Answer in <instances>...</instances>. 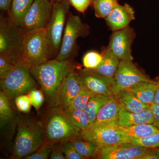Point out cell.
<instances>
[{
	"instance_id": "6da1fadb",
	"label": "cell",
	"mask_w": 159,
	"mask_h": 159,
	"mask_svg": "<svg viewBox=\"0 0 159 159\" xmlns=\"http://www.w3.org/2000/svg\"><path fill=\"white\" fill-rule=\"evenodd\" d=\"M73 70L70 59L61 61L56 58L31 66L30 72L47 98L52 100L64 80Z\"/></svg>"
},
{
	"instance_id": "7a4b0ae2",
	"label": "cell",
	"mask_w": 159,
	"mask_h": 159,
	"mask_svg": "<svg viewBox=\"0 0 159 159\" xmlns=\"http://www.w3.org/2000/svg\"><path fill=\"white\" fill-rule=\"evenodd\" d=\"M25 31L9 18L1 15L0 56L13 64L23 61V35Z\"/></svg>"
},
{
	"instance_id": "3957f363",
	"label": "cell",
	"mask_w": 159,
	"mask_h": 159,
	"mask_svg": "<svg viewBox=\"0 0 159 159\" xmlns=\"http://www.w3.org/2000/svg\"><path fill=\"white\" fill-rule=\"evenodd\" d=\"M31 65L20 61L15 64L13 68L0 78L1 91L9 99L29 93L36 89L37 84L30 72Z\"/></svg>"
},
{
	"instance_id": "277c9868",
	"label": "cell",
	"mask_w": 159,
	"mask_h": 159,
	"mask_svg": "<svg viewBox=\"0 0 159 159\" xmlns=\"http://www.w3.org/2000/svg\"><path fill=\"white\" fill-rule=\"evenodd\" d=\"M43 134L39 123L22 120L19 124L13 152L17 158H25L35 152L43 143Z\"/></svg>"
},
{
	"instance_id": "5b68a950",
	"label": "cell",
	"mask_w": 159,
	"mask_h": 159,
	"mask_svg": "<svg viewBox=\"0 0 159 159\" xmlns=\"http://www.w3.org/2000/svg\"><path fill=\"white\" fill-rule=\"evenodd\" d=\"M51 54L45 28L25 31L23 61L31 66H37L48 60Z\"/></svg>"
},
{
	"instance_id": "8992f818",
	"label": "cell",
	"mask_w": 159,
	"mask_h": 159,
	"mask_svg": "<svg viewBox=\"0 0 159 159\" xmlns=\"http://www.w3.org/2000/svg\"><path fill=\"white\" fill-rule=\"evenodd\" d=\"M69 8L67 0L53 3L51 17L45 28L51 54L58 53L60 49Z\"/></svg>"
},
{
	"instance_id": "52a82bcc",
	"label": "cell",
	"mask_w": 159,
	"mask_h": 159,
	"mask_svg": "<svg viewBox=\"0 0 159 159\" xmlns=\"http://www.w3.org/2000/svg\"><path fill=\"white\" fill-rule=\"evenodd\" d=\"M80 131L75 127L61 111L52 114L46 126V137L49 143L62 142L80 137Z\"/></svg>"
},
{
	"instance_id": "ba28073f",
	"label": "cell",
	"mask_w": 159,
	"mask_h": 159,
	"mask_svg": "<svg viewBox=\"0 0 159 159\" xmlns=\"http://www.w3.org/2000/svg\"><path fill=\"white\" fill-rule=\"evenodd\" d=\"M87 26L79 16L70 14L64 31L61 46L56 59L62 61L70 59L74 55L77 39L86 33Z\"/></svg>"
},
{
	"instance_id": "9c48e42d",
	"label": "cell",
	"mask_w": 159,
	"mask_h": 159,
	"mask_svg": "<svg viewBox=\"0 0 159 159\" xmlns=\"http://www.w3.org/2000/svg\"><path fill=\"white\" fill-rule=\"evenodd\" d=\"M151 80L132 61H120L114 76L112 91L114 96L120 91L128 89L139 83Z\"/></svg>"
},
{
	"instance_id": "30bf717a",
	"label": "cell",
	"mask_w": 159,
	"mask_h": 159,
	"mask_svg": "<svg viewBox=\"0 0 159 159\" xmlns=\"http://www.w3.org/2000/svg\"><path fill=\"white\" fill-rule=\"evenodd\" d=\"M80 136L82 139L93 142L99 148L122 142H130L128 138L120 133L118 127L90 126L88 129L81 131Z\"/></svg>"
},
{
	"instance_id": "8fae6325",
	"label": "cell",
	"mask_w": 159,
	"mask_h": 159,
	"mask_svg": "<svg viewBox=\"0 0 159 159\" xmlns=\"http://www.w3.org/2000/svg\"><path fill=\"white\" fill-rule=\"evenodd\" d=\"M83 86L79 73L74 70L70 72L52 99L54 107L59 111L67 109Z\"/></svg>"
},
{
	"instance_id": "7c38bea8",
	"label": "cell",
	"mask_w": 159,
	"mask_h": 159,
	"mask_svg": "<svg viewBox=\"0 0 159 159\" xmlns=\"http://www.w3.org/2000/svg\"><path fill=\"white\" fill-rule=\"evenodd\" d=\"M53 4L50 0H34L20 27L25 31L45 28L51 17Z\"/></svg>"
},
{
	"instance_id": "4fadbf2b",
	"label": "cell",
	"mask_w": 159,
	"mask_h": 159,
	"mask_svg": "<svg viewBox=\"0 0 159 159\" xmlns=\"http://www.w3.org/2000/svg\"><path fill=\"white\" fill-rule=\"evenodd\" d=\"M135 36L133 29L129 26L114 31L111 35L107 48L120 61H133L131 46Z\"/></svg>"
},
{
	"instance_id": "5bb4252c",
	"label": "cell",
	"mask_w": 159,
	"mask_h": 159,
	"mask_svg": "<svg viewBox=\"0 0 159 159\" xmlns=\"http://www.w3.org/2000/svg\"><path fill=\"white\" fill-rule=\"evenodd\" d=\"M152 149L135 145L130 142H122L100 148L97 158L140 159Z\"/></svg>"
},
{
	"instance_id": "9a60e30c",
	"label": "cell",
	"mask_w": 159,
	"mask_h": 159,
	"mask_svg": "<svg viewBox=\"0 0 159 159\" xmlns=\"http://www.w3.org/2000/svg\"><path fill=\"white\" fill-rule=\"evenodd\" d=\"M79 74L83 85L89 90L97 95L109 97L114 96L111 89L114 78L103 77L86 69L80 71Z\"/></svg>"
},
{
	"instance_id": "2e32d148",
	"label": "cell",
	"mask_w": 159,
	"mask_h": 159,
	"mask_svg": "<svg viewBox=\"0 0 159 159\" xmlns=\"http://www.w3.org/2000/svg\"><path fill=\"white\" fill-rule=\"evenodd\" d=\"M135 19L133 8L128 4H119L105 18L107 25L113 31L129 27V23Z\"/></svg>"
},
{
	"instance_id": "e0dca14e",
	"label": "cell",
	"mask_w": 159,
	"mask_h": 159,
	"mask_svg": "<svg viewBox=\"0 0 159 159\" xmlns=\"http://www.w3.org/2000/svg\"><path fill=\"white\" fill-rule=\"evenodd\" d=\"M119 106L115 96L101 107L97 114L95 122L90 126H105L116 128L119 126Z\"/></svg>"
},
{
	"instance_id": "ac0fdd59",
	"label": "cell",
	"mask_w": 159,
	"mask_h": 159,
	"mask_svg": "<svg viewBox=\"0 0 159 159\" xmlns=\"http://www.w3.org/2000/svg\"><path fill=\"white\" fill-rule=\"evenodd\" d=\"M153 114L150 108L139 112H130L119 106V126L127 127L140 124H153Z\"/></svg>"
},
{
	"instance_id": "d6986e66",
	"label": "cell",
	"mask_w": 159,
	"mask_h": 159,
	"mask_svg": "<svg viewBox=\"0 0 159 159\" xmlns=\"http://www.w3.org/2000/svg\"><path fill=\"white\" fill-rule=\"evenodd\" d=\"M158 84L156 80L143 81L128 89L141 102L151 105L154 103Z\"/></svg>"
},
{
	"instance_id": "ffe728a7",
	"label": "cell",
	"mask_w": 159,
	"mask_h": 159,
	"mask_svg": "<svg viewBox=\"0 0 159 159\" xmlns=\"http://www.w3.org/2000/svg\"><path fill=\"white\" fill-rule=\"evenodd\" d=\"M101 54L103 57L102 62L97 68L91 70L103 77L114 78L120 61L107 48L102 50Z\"/></svg>"
},
{
	"instance_id": "44dd1931",
	"label": "cell",
	"mask_w": 159,
	"mask_h": 159,
	"mask_svg": "<svg viewBox=\"0 0 159 159\" xmlns=\"http://www.w3.org/2000/svg\"><path fill=\"white\" fill-rule=\"evenodd\" d=\"M115 96L120 105L129 111H141L150 107V105L141 102L129 89L120 91Z\"/></svg>"
},
{
	"instance_id": "7402d4cb",
	"label": "cell",
	"mask_w": 159,
	"mask_h": 159,
	"mask_svg": "<svg viewBox=\"0 0 159 159\" xmlns=\"http://www.w3.org/2000/svg\"><path fill=\"white\" fill-rule=\"evenodd\" d=\"M120 133L129 139L145 138L159 132V130L153 124H140L127 126H118Z\"/></svg>"
},
{
	"instance_id": "603a6c76",
	"label": "cell",
	"mask_w": 159,
	"mask_h": 159,
	"mask_svg": "<svg viewBox=\"0 0 159 159\" xmlns=\"http://www.w3.org/2000/svg\"><path fill=\"white\" fill-rule=\"evenodd\" d=\"M34 0H13L9 11V18L20 26Z\"/></svg>"
},
{
	"instance_id": "cb8c5ba5",
	"label": "cell",
	"mask_w": 159,
	"mask_h": 159,
	"mask_svg": "<svg viewBox=\"0 0 159 159\" xmlns=\"http://www.w3.org/2000/svg\"><path fill=\"white\" fill-rule=\"evenodd\" d=\"M78 153L84 158L97 157L100 148L93 142L86 141L80 137L70 140Z\"/></svg>"
},
{
	"instance_id": "d4e9b609",
	"label": "cell",
	"mask_w": 159,
	"mask_h": 159,
	"mask_svg": "<svg viewBox=\"0 0 159 159\" xmlns=\"http://www.w3.org/2000/svg\"><path fill=\"white\" fill-rule=\"evenodd\" d=\"M62 111L69 121L80 131L88 129L90 126L88 117L84 111L73 109Z\"/></svg>"
},
{
	"instance_id": "484cf974",
	"label": "cell",
	"mask_w": 159,
	"mask_h": 159,
	"mask_svg": "<svg viewBox=\"0 0 159 159\" xmlns=\"http://www.w3.org/2000/svg\"><path fill=\"white\" fill-rule=\"evenodd\" d=\"M110 98L103 95H97L89 100L84 111L87 115L91 125L95 122L99 110L109 101Z\"/></svg>"
},
{
	"instance_id": "4316f807",
	"label": "cell",
	"mask_w": 159,
	"mask_h": 159,
	"mask_svg": "<svg viewBox=\"0 0 159 159\" xmlns=\"http://www.w3.org/2000/svg\"><path fill=\"white\" fill-rule=\"evenodd\" d=\"M118 0H95L93 3L96 16L106 18L118 5Z\"/></svg>"
},
{
	"instance_id": "83f0119b",
	"label": "cell",
	"mask_w": 159,
	"mask_h": 159,
	"mask_svg": "<svg viewBox=\"0 0 159 159\" xmlns=\"http://www.w3.org/2000/svg\"><path fill=\"white\" fill-rule=\"evenodd\" d=\"M97 95L83 86L78 94L74 98L67 110L79 109L84 110L89 100Z\"/></svg>"
},
{
	"instance_id": "f1b7e54d",
	"label": "cell",
	"mask_w": 159,
	"mask_h": 159,
	"mask_svg": "<svg viewBox=\"0 0 159 159\" xmlns=\"http://www.w3.org/2000/svg\"><path fill=\"white\" fill-rule=\"evenodd\" d=\"M12 111L9 98L2 91H0V122L1 125L8 122L12 117Z\"/></svg>"
},
{
	"instance_id": "f546056e",
	"label": "cell",
	"mask_w": 159,
	"mask_h": 159,
	"mask_svg": "<svg viewBox=\"0 0 159 159\" xmlns=\"http://www.w3.org/2000/svg\"><path fill=\"white\" fill-rule=\"evenodd\" d=\"M131 143L146 148H159V132L145 138L129 139Z\"/></svg>"
},
{
	"instance_id": "4dcf8cb0",
	"label": "cell",
	"mask_w": 159,
	"mask_h": 159,
	"mask_svg": "<svg viewBox=\"0 0 159 159\" xmlns=\"http://www.w3.org/2000/svg\"><path fill=\"white\" fill-rule=\"evenodd\" d=\"M102 54L97 51H90L86 53L83 57L84 66L88 70H93L100 65L102 60Z\"/></svg>"
},
{
	"instance_id": "1f68e13d",
	"label": "cell",
	"mask_w": 159,
	"mask_h": 159,
	"mask_svg": "<svg viewBox=\"0 0 159 159\" xmlns=\"http://www.w3.org/2000/svg\"><path fill=\"white\" fill-rule=\"evenodd\" d=\"M60 147L66 159H85L78 153L70 141L61 142Z\"/></svg>"
},
{
	"instance_id": "d6a6232c",
	"label": "cell",
	"mask_w": 159,
	"mask_h": 159,
	"mask_svg": "<svg viewBox=\"0 0 159 159\" xmlns=\"http://www.w3.org/2000/svg\"><path fill=\"white\" fill-rule=\"evenodd\" d=\"M51 143H43L35 152L26 157V159H47L48 158L52 150Z\"/></svg>"
},
{
	"instance_id": "836d02e7",
	"label": "cell",
	"mask_w": 159,
	"mask_h": 159,
	"mask_svg": "<svg viewBox=\"0 0 159 159\" xmlns=\"http://www.w3.org/2000/svg\"><path fill=\"white\" fill-rule=\"evenodd\" d=\"M43 92L41 90L34 89L29 92V97L30 99L31 105L35 108L36 110H39L45 100Z\"/></svg>"
},
{
	"instance_id": "e575fe53",
	"label": "cell",
	"mask_w": 159,
	"mask_h": 159,
	"mask_svg": "<svg viewBox=\"0 0 159 159\" xmlns=\"http://www.w3.org/2000/svg\"><path fill=\"white\" fill-rule=\"evenodd\" d=\"M15 104L18 109L24 113L29 112L32 105L29 96L24 94L16 97Z\"/></svg>"
},
{
	"instance_id": "d590c367",
	"label": "cell",
	"mask_w": 159,
	"mask_h": 159,
	"mask_svg": "<svg viewBox=\"0 0 159 159\" xmlns=\"http://www.w3.org/2000/svg\"><path fill=\"white\" fill-rule=\"evenodd\" d=\"M14 64L0 56V78H2L13 68Z\"/></svg>"
},
{
	"instance_id": "8d00e7d4",
	"label": "cell",
	"mask_w": 159,
	"mask_h": 159,
	"mask_svg": "<svg viewBox=\"0 0 159 159\" xmlns=\"http://www.w3.org/2000/svg\"><path fill=\"white\" fill-rule=\"evenodd\" d=\"M69 3L79 12H84L90 4L91 0H68Z\"/></svg>"
},
{
	"instance_id": "74e56055",
	"label": "cell",
	"mask_w": 159,
	"mask_h": 159,
	"mask_svg": "<svg viewBox=\"0 0 159 159\" xmlns=\"http://www.w3.org/2000/svg\"><path fill=\"white\" fill-rule=\"evenodd\" d=\"M50 157L51 159H66L60 146L59 147L52 146Z\"/></svg>"
},
{
	"instance_id": "f35d334b",
	"label": "cell",
	"mask_w": 159,
	"mask_h": 159,
	"mask_svg": "<svg viewBox=\"0 0 159 159\" xmlns=\"http://www.w3.org/2000/svg\"><path fill=\"white\" fill-rule=\"evenodd\" d=\"M150 109L153 114L154 122L153 124L159 130V104L153 103L150 106Z\"/></svg>"
},
{
	"instance_id": "ab89813d",
	"label": "cell",
	"mask_w": 159,
	"mask_h": 159,
	"mask_svg": "<svg viewBox=\"0 0 159 159\" xmlns=\"http://www.w3.org/2000/svg\"><path fill=\"white\" fill-rule=\"evenodd\" d=\"M13 0H0V9L3 11H9Z\"/></svg>"
},
{
	"instance_id": "60d3db41",
	"label": "cell",
	"mask_w": 159,
	"mask_h": 159,
	"mask_svg": "<svg viewBox=\"0 0 159 159\" xmlns=\"http://www.w3.org/2000/svg\"><path fill=\"white\" fill-rule=\"evenodd\" d=\"M156 80L157 82L158 86L156 93L155 97L153 103L159 104V75L156 78Z\"/></svg>"
},
{
	"instance_id": "b9f144b4",
	"label": "cell",
	"mask_w": 159,
	"mask_h": 159,
	"mask_svg": "<svg viewBox=\"0 0 159 159\" xmlns=\"http://www.w3.org/2000/svg\"><path fill=\"white\" fill-rule=\"evenodd\" d=\"M50 1L53 3L54 2H61V1H62V0H50Z\"/></svg>"
},
{
	"instance_id": "7bdbcfd3",
	"label": "cell",
	"mask_w": 159,
	"mask_h": 159,
	"mask_svg": "<svg viewBox=\"0 0 159 159\" xmlns=\"http://www.w3.org/2000/svg\"><path fill=\"white\" fill-rule=\"evenodd\" d=\"M158 153H159V152H158Z\"/></svg>"
}]
</instances>
